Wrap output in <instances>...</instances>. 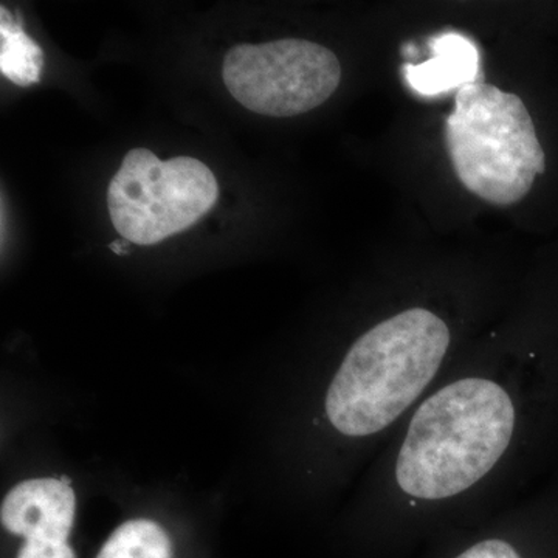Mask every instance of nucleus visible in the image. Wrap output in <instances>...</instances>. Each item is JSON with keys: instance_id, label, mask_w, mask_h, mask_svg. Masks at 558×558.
<instances>
[{"instance_id": "39448f33", "label": "nucleus", "mask_w": 558, "mask_h": 558, "mask_svg": "<svg viewBox=\"0 0 558 558\" xmlns=\"http://www.w3.org/2000/svg\"><path fill=\"white\" fill-rule=\"evenodd\" d=\"M227 90L245 109L259 116H301L328 101L341 81L333 51L304 39L240 44L222 65Z\"/></svg>"}, {"instance_id": "1a4fd4ad", "label": "nucleus", "mask_w": 558, "mask_h": 558, "mask_svg": "<svg viewBox=\"0 0 558 558\" xmlns=\"http://www.w3.org/2000/svg\"><path fill=\"white\" fill-rule=\"evenodd\" d=\"M97 558H172L171 539L156 521L131 520L113 531Z\"/></svg>"}, {"instance_id": "20e7f679", "label": "nucleus", "mask_w": 558, "mask_h": 558, "mask_svg": "<svg viewBox=\"0 0 558 558\" xmlns=\"http://www.w3.org/2000/svg\"><path fill=\"white\" fill-rule=\"evenodd\" d=\"M219 185L207 165L193 157L160 160L135 148L110 180L108 209L120 236L154 245L189 230L215 207Z\"/></svg>"}, {"instance_id": "6e6552de", "label": "nucleus", "mask_w": 558, "mask_h": 558, "mask_svg": "<svg viewBox=\"0 0 558 558\" xmlns=\"http://www.w3.org/2000/svg\"><path fill=\"white\" fill-rule=\"evenodd\" d=\"M44 69V51L14 21L7 7L0 9V72L16 86L39 83Z\"/></svg>"}, {"instance_id": "f03ea898", "label": "nucleus", "mask_w": 558, "mask_h": 558, "mask_svg": "<svg viewBox=\"0 0 558 558\" xmlns=\"http://www.w3.org/2000/svg\"><path fill=\"white\" fill-rule=\"evenodd\" d=\"M449 344L446 323L422 307L374 326L352 344L330 384V424L352 438L387 428L428 387Z\"/></svg>"}, {"instance_id": "9d476101", "label": "nucleus", "mask_w": 558, "mask_h": 558, "mask_svg": "<svg viewBox=\"0 0 558 558\" xmlns=\"http://www.w3.org/2000/svg\"><path fill=\"white\" fill-rule=\"evenodd\" d=\"M17 558H76V556L69 543L25 542Z\"/></svg>"}, {"instance_id": "f8f14e48", "label": "nucleus", "mask_w": 558, "mask_h": 558, "mask_svg": "<svg viewBox=\"0 0 558 558\" xmlns=\"http://www.w3.org/2000/svg\"><path fill=\"white\" fill-rule=\"evenodd\" d=\"M124 247H126V242L116 241L112 242V244H109V248L113 250L117 255H126V250H124Z\"/></svg>"}, {"instance_id": "9b49d317", "label": "nucleus", "mask_w": 558, "mask_h": 558, "mask_svg": "<svg viewBox=\"0 0 558 558\" xmlns=\"http://www.w3.org/2000/svg\"><path fill=\"white\" fill-rule=\"evenodd\" d=\"M458 558H521L519 553L501 539H487L472 546Z\"/></svg>"}, {"instance_id": "423d86ee", "label": "nucleus", "mask_w": 558, "mask_h": 558, "mask_svg": "<svg viewBox=\"0 0 558 558\" xmlns=\"http://www.w3.org/2000/svg\"><path fill=\"white\" fill-rule=\"evenodd\" d=\"M75 492L65 481L28 480L11 488L2 502L3 527L28 543H68L75 520Z\"/></svg>"}, {"instance_id": "7ed1b4c3", "label": "nucleus", "mask_w": 558, "mask_h": 558, "mask_svg": "<svg viewBox=\"0 0 558 558\" xmlns=\"http://www.w3.org/2000/svg\"><path fill=\"white\" fill-rule=\"evenodd\" d=\"M446 143L462 185L499 207L523 199L546 170L545 150L523 100L483 81L457 92Z\"/></svg>"}, {"instance_id": "f257e3e1", "label": "nucleus", "mask_w": 558, "mask_h": 558, "mask_svg": "<svg viewBox=\"0 0 558 558\" xmlns=\"http://www.w3.org/2000/svg\"><path fill=\"white\" fill-rule=\"evenodd\" d=\"M513 427L512 400L495 381L462 379L447 385L414 414L396 480L414 498L454 497L497 464Z\"/></svg>"}, {"instance_id": "0eeeda50", "label": "nucleus", "mask_w": 558, "mask_h": 558, "mask_svg": "<svg viewBox=\"0 0 558 558\" xmlns=\"http://www.w3.org/2000/svg\"><path fill=\"white\" fill-rule=\"evenodd\" d=\"M432 58L403 65L407 84L422 97L435 98L469 84L481 83V54L468 36L458 32L436 35L428 43Z\"/></svg>"}]
</instances>
